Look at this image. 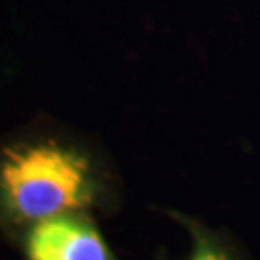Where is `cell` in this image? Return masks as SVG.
I'll return each instance as SVG.
<instances>
[{
    "label": "cell",
    "instance_id": "3",
    "mask_svg": "<svg viewBox=\"0 0 260 260\" xmlns=\"http://www.w3.org/2000/svg\"><path fill=\"white\" fill-rule=\"evenodd\" d=\"M189 260H230L218 246L203 236H197V242Z\"/></svg>",
    "mask_w": 260,
    "mask_h": 260
},
{
    "label": "cell",
    "instance_id": "1",
    "mask_svg": "<svg viewBox=\"0 0 260 260\" xmlns=\"http://www.w3.org/2000/svg\"><path fill=\"white\" fill-rule=\"evenodd\" d=\"M93 164L56 142L18 145L0 156V201L18 221H42L91 204Z\"/></svg>",
    "mask_w": 260,
    "mask_h": 260
},
{
    "label": "cell",
    "instance_id": "2",
    "mask_svg": "<svg viewBox=\"0 0 260 260\" xmlns=\"http://www.w3.org/2000/svg\"><path fill=\"white\" fill-rule=\"evenodd\" d=\"M28 260H114L91 221L62 214L38 221L26 239Z\"/></svg>",
    "mask_w": 260,
    "mask_h": 260
}]
</instances>
